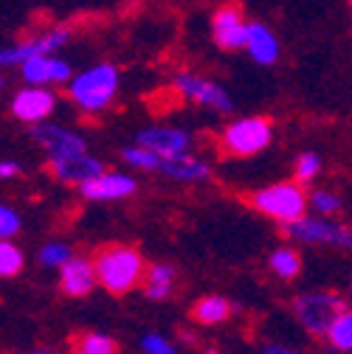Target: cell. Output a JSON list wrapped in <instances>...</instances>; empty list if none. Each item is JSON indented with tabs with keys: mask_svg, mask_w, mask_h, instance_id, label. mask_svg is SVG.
Segmentation results:
<instances>
[{
	"mask_svg": "<svg viewBox=\"0 0 352 354\" xmlns=\"http://www.w3.org/2000/svg\"><path fill=\"white\" fill-rule=\"evenodd\" d=\"M91 259H94L99 284L110 295L121 298L127 292H133L136 287H141L147 261H144V256L136 248L121 245V242H110V245L96 248Z\"/></svg>",
	"mask_w": 352,
	"mask_h": 354,
	"instance_id": "obj_1",
	"label": "cell"
},
{
	"mask_svg": "<svg viewBox=\"0 0 352 354\" xmlns=\"http://www.w3.org/2000/svg\"><path fill=\"white\" fill-rule=\"evenodd\" d=\"M118 84H121L118 68L113 62H99L94 68L76 73L68 82V99L82 113L99 115V113H105L113 104V99L118 93Z\"/></svg>",
	"mask_w": 352,
	"mask_h": 354,
	"instance_id": "obj_2",
	"label": "cell"
},
{
	"mask_svg": "<svg viewBox=\"0 0 352 354\" xmlns=\"http://www.w3.org/2000/svg\"><path fill=\"white\" fill-rule=\"evenodd\" d=\"M245 203L251 208H256L259 214H265L276 223L288 225V223H296V219L304 216L307 211V192L301 189L299 180L293 183H274V186H265V189H256L251 194H245Z\"/></svg>",
	"mask_w": 352,
	"mask_h": 354,
	"instance_id": "obj_3",
	"label": "cell"
},
{
	"mask_svg": "<svg viewBox=\"0 0 352 354\" xmlns=\"http://www.w3.org/2000/svg\"><path fill=\"white\" fill-rule=\"evenodd\" d=\"M274 138V121L265 115H245L231 121L220 136V152L226 158H254L268 149Z\"/></svg>",
	"mask_w": 352,
	"mask_h": 354,
	"instance_id": "obj_4",
	"label": "cell"
},
{
	"mask_svg": "<svg viewBox=\"0 0 352 354\" xmlns=\"http://www.w3.org/2000/svg\"><path fill=\"white\" fill-rule=\"evenodd\" d=\"M293 309H296V318L299 324L316 335V337H324L335 321V315L341 309H346L344 298L338 292H304L293 301Z\"/></svg>",
	"mask_w": 352,
	"mask_h": 354,
	"instance_id": "obj_5",
	"label": "cell"
},
{
	"mask_svg": "<svg viewBox=\"0 0 352 354\" xmlns=\"http://www.w3.org/2000/svg\"><path fill=\"white\" fill-rule=\"evenodd\" d=\"M172 87L178 91L184 99L200 104V107H209V110H217V113H231L234 110V102L231 96L226 93L223 84H217L214 79H206L200 73H192V71H181L175 73L172 79Z\"/></svg>",
	"mask_w": 352,
	"mask_h": 354,
	"instance_id": "obj_6",
	"label": "cell"
},
{
	"mask_svg": "<svg viewBox=\"0 0 352 354\" xmlns=\"http://www.w3.org/2000/svg\"><path fill=\"white\" fill-rule=\"evenodd\" d=\"M68 39H71V28H65V26H54V28L42 31V34L20 39V42H15V46L0 48V68L23 65V62H28L34 57H42V54H57Z\"/></svg>",
	"mask_w": 352,
	"mask_h": 354,
	"instance_id": "obj_7",
	"label": "cell"
},
{
	"mask_svg": "<svg viewBox=\"0 0 352 354\" xmlns=\"http://www.w3.org/2000/svg\"><path fill=\"white\" fill-rule=\"evenodd\" d=\"M211 39L223 51H240L248 39V20L240 3H223L211 12Z\"/></svg>",
	"mask_w": 352,
	"mask_h": 354,
	"instance_id": "obj_8",
	"label": "cell"
},
{
	"mask_svg": "<svg viewBox=\"0 0 352 354\" xmlns=\"http://www.w3.org/2000/svg\"><path fill=\"white\" fill-rule=\"evenodd\" d=\"M285 234L296 242L352 248V231L333 223V219H322V216H301V219H296V223H288Z\"/></svg>",
	"mask_w": 352,
	"mask_h": 354,
	"instance_id": "obj_9",
	"label": "cell"
},
{
	"mask_svg": "<svg viewBox=\"0 0 352 354\" xmlns=\"http://www.w3.org/2000/svg\"><path fill=\"white\" fill-rule=\"evenodd\" d=\"M31 138L49 155V160H62V158H73V155L87 152V144L79 132L60 127V124H34Z\"/></svg>",
	"mask_w": 352,
	"mask_h": 354,
	"instance_id": "obj_10",
	"label": "cell"
},
{
	"mask_svg": "<svg viewBox=\"0 0 352 354\" xmlns=\"http://www.w3.org/2000/svg\"><path fill=\"white\" fill-rule=\"evenodd\" d=\"M54 110H57V93L42 84H28L12 99V115L23 124H42Z\"/></svg>",
	"mask_w": 352,
	"mask_h": 354,
	"instance_id": "obj_11",
	"label": "cell"
},
{
	"mask_svg": "<svg viewBox=\"0 0 352 354\" xmlns=\"http://www.w3.org/2000/svg\"><path fill=\"white\" fill-rule=\"evenodd\" d=\"M20 76L26 84H68L73 79L71 62L57 54H42L20 65Z\"/></svg>",
	"mask_w": 352,
	"mask_h": 354,
	"instance_id": "obj_12",
	"label": "cell"
},
{
	"mask_svg": "<svg viewBox=\"0 0 352 354\" xmlns=\"http://www.w3.org/2000/svg\"><path fill=\"white\" fill-rule=\"evenodd\" d=\"M245 51L248 57L262 65V68H271L279 62L282 57V42L274 34L271 26H265L262 20H248V39H245Z\"/></svg>",
	"mask_w": 352,
	"mask_h": 354,
	"instance_id": "obj_13",
	"label": "cell"
},
{
	"mask_svg": "<svg viewBox=\"0 0 352 354\" xmlns=\"http://www.w3.org/2000/svg\"><path fill=\"white\" fill-rule=\"evenodd\" d=\"M139 144L164 158H172V155H186L192 149V136L178 127H150L139 132Z\"/></svg>",
	"mask_w": 352,
	"mask_h": 354,
	"instance_id": "obj_14",
	"label": "cell"
},
{
	"mask_svg": "<svg viewBox=\"0 0 352 354\" xmlns=\"http://www.w3.org/2000/svg\"><path fill=\"white\" fill-rule=\"evenodd\" d=\"M96 268H94V259H85V256H71L62 268H60V290L68 298H82L96 287Z\"/></svg>",
	"mask_w": 352,
	"mask_h": 354,
	"instance_id": "obj_15",
	"label": "cell"
},
{
	"mask_svg": "<svg viewBox=\"0 0 352 354\" xmlns=\"http://www.w3.org/2000/svg\"><path fill=\"white\" fill-rule=\"evenodd\" d=\"M79 192L87 200H124L130 194H136V180L121 171H102L91 177V180H85Z\"/></svg>",
	"mask_w": 352,
	"mask_h": 354,
	"instance_id": "obj_16",
	"label": "cell"
},
{
	"mask_svg": "<svg viewBox=\"0 0 352 354\" xmlns=\"http://www.w3.org/2000/svg\"><path fill=\"white\" fill-rule=\"evenodd\" d=\"M49 171L62 183H71V186H82L85 180L102 174L105 171V163L91 158L87 152L82 155H73V158H62V160H49Z\"/></svg>",
	"mask_w": 352,
	"mask_h": 354,
	"instance_id": "obj_17",
	"label": "cell"
},
{
	"mask_svg": "<svg viewBox=\"0 0 352 354\" xmlns=\"http://www.w3.org/2000/svg\"><path fill=\"white\" fill-rule=\"evenodd\" d=\"M158 171L172 177V180H184V183H203L211 177V169L195 158V155H172V158H164L161 155V163H158Z\"/></svg>",
	"mask_w": 352,
	"mask_h": 354,
	"instance_id": "obj_18",
	"label": "cell"
},
{
	"mask_svg": "<svg viewBox=\"0 0 352 354\" xmlns=\"http://www.w3.org/2000/svg\"><path fill=\"white\" fill-rule=\"evenodd\" d=\"M229 315H231V304L223 295H203L189 309V318L200 326H217V324H223Z\"/></svg>",
	"mask_w": 352,
	"mask_h": 354,
	"instance_id": "obj_19",
	"label": "cell"
},
{
	"mask_svg": "<svg viewBox=\"0 0 352 354\" xmlns=\"http://www.w3.org/2000/svg\"><path fill=\"white\" fill-rule=\"evenodd\" d=\"M172 281H175V270L172 264L164 261H152L144 268V279H141V290L147 298L152 301H164L172 292Z\"/></svg>",
	"mask_w": 352,
	"mask_h": 354,
	"instance_id": "obj_20",
	"label": "cell"
},
{
	"mask_svg": "<svg viewBox=\"0 0 352 354\" xmlns=\"http://www.w3.org/2000/svg\"><path fill=\"white\" fill-rule=\"evenodd\" d=\"M73 354H118V343L99 332H79L71 337Z\"/></svg>",
	"mask_w": 352,
	"mask_h": 354,
	"instance_id": "obj_21",
	"label": "cell"
},
{
	"mask_svg": "<svg viewBox=\"0 0 352 354\" xmlns=\"http://www.w3.org/2000/svg\"><path fill=\"white\" fill-rule=\"evenodd\" d=\"M271 270L285 279V281H293L299 273H301V253L290 245H282L271 253Z\"/></svg>",
	"mask_w": 352,
	"mask_h": 354,
	"instance_id": "obj_22",
	"label": "cell"
},
{
	"mask_svg": "<svg viewBox=\"0 0 352 354\" xmlns=\"http://www.w3.org/2000/svg\"><path fill=\"white\" fill-rule=\"evenodd\" d=\"M327 340L338 351H352V309H341L335 315V321L327 332Z\"/></svg>",
	"mask_w": 352,
	"mask_h": 354,
	"instance_id": "obj_23",
	"label": "cell"
},
{
	"mask_svg": "<svg viewBox=\"0 0 352 354\" xmlns=\"http://www.w3.org/2000/svg\"><path fill=\"white\" fill-rule=\"evenodd\" d=\"M121 158H124V163H130L133 169H144V171H158V163H161V155L147 149V147H141V144L121 149Z\"/></svg>",
	"mask_w": 352,
	"mask_h": 354,
	"instance_id": "obj_24",
	"label": "cell"
},
{
	"mask_svg": "<svg viewBox=\"0 0 352 354\" xmlns=\"http://www.w3.org/2000/svg\"><path fill=\"white\" fill-rule=\"evenodd\" d=\"M23 270V253L17 245L0 239V279H12Z\"/></svg>",
	"mask_w": 352,
	"mask_h": 354,
	"instance_id": "obj_25",
	"label": "cell"
},
{
	"mask_svg": "<svg viewBox=\"0 0 352 354\" xmlns=\"http://www.w3.org/2000/svg\"><path fill=\"white\" fill-rule=\"evenodd\" d=\"M319 171H322V158L313 155V152H301V155L296 158V163H293V177H296L301 186L310 183Z\"/></svg>",
	"mask_w": 352,
	"mask_h": 354,
	"instance_id": "obj_26",
	"label": "cell"
},
{
	"mask_svg": "<svg viewBox=\"0 0 352 354\" xmlns=\"http://www.w3.org/2000/svg\"><path fill=\"white\" fill-rule=\"evenodd\" d=\"M68 259H71V250H68V245H60V242H51L39 250V261L46 264V268H62Z\"/></svg>",
	"mask_w": 352,
	"mask_h": 354,
	"instance_id": "obj_27",
	"label": "cell"
},
{
	"mask_svg": "<svg viewBox=\"0 0 352 354\" xmlns=\"http://www.w3.org/2000/svg\"><path fill=\"white\" fill-rule=\"evenodd\" d=\"M20 234V216L9 205H0V239H12Z\"/></svg>",
	"mask_w": 352,
	"mask_h": 354,
	"instance_id": "obj_28",
	"label": "cell"
},
{
	"mask_svg": "<svg viewBox=\"0 0 352 354\" xmlns=\"http://www.w3.org/2000/svg\"><path fill=\"white\" fill-rule=\"evenodd\" d=\"M313 200V205H316V211L319 214H324V216H333V214H338L341 211V200L333 194V192H316V194H310Z\"/></svg>",
	"mask_w": 352,
	"mask_h": 354,
	"instance_id": "obj_29",
	"label": "cell"
},
{
	"mask_svg": "<svg viewBox=\"0 0 352 354\" xmlns=\"http://www.w3.org/2000/svg\"><path fill=\"white\" fill-rule=\"evenodd\" d=\"M141 346H144V351H147V354H175L172 343H166V340H164V337H158V335H147Z\"/></svg>",
	"mask_w": 352,
	"mask_h": 354,
	"instance_id": "obj_30",
	"label": "cell"
},
{
	"mask_svg": "<svg viewBox=\"0 0 352 354\" xmlns=\"http://www.w3.org/2000/svg\"><path fill=\"white\" fill-rule=\"evenodd\" d=\"M23 174V166L15 163V160H0V180H6V177H17Z\"/></svg>",
	"mask_w": 352,
	"mask_h": 354,
	"instance_id": "obj_31",
	"label": "cell"
},
{
	"mask_svg": "<svg viewBox=\"0 0 352 354\" xmlns=\"http://www.w3.org/2000/svg\"><path fill=\"white\" fill-rule=\"evenodd\" d=\"M262 354H299V351H290V348H282V346H265Z\"/></svg>",
	"mask_w": 352,
	"mask_h": 354,
	"instance_id": "obj_32",
	"label": "cell"
},
{
	"mask_svg": "<svg viewBox=\"0 0 352 354\" xmlns=\"http://www.w3.org/2000/svg\"><path fill=\"white\" fill-rule=\"evenodd\" d=\"M31 354H49V351H31Z\"/></svg>",
	"mask_w": 352,
	"mask_h": 354,
	"instance_id": "obj_33",
	"label": "cell"
},
{
	"mask_svg": "<svg viewBox=\"0 0 352 354\" xmlns=\"http://www.w3.org/2000/svg\"><path fill=\"white\" fill-rule=\"evenodd\" d=\"M346 3H349V12H352V0H346Z\"/></svg>",
	"mask_w": 352,
	"mask_h": 354,
	"instance_id": "obj_34",
	"label": "cell"
},
{
	"mask_svg": "<svg viewBox=\"0 0 352 354\" xmlns=\"http://www.w3.org/2000/svg\"><path fill=\"white\" fill-rule=\"evenodd\" d=\"M0 87H3V79H0Z\"/></svg>",
	"mask_w": 352,
	"mask_h": 354,
	"instance_id": "obj_35",
	"label": "cell"
},
{
	"mask_svg": "<svg viewBox=\"0 0 352 354\" xmlns=\"http://www.w3.org/2000/svg\"><path fill=\"white\" fill-rule=\"evenodd\" d=\"M349 287H352V284H349Z\"/></svg>",
	"mask_w": 352,
	"mask_h": 354,
	"instance_id": "obj_36",
	"label": "cell"
}]
</instances>
